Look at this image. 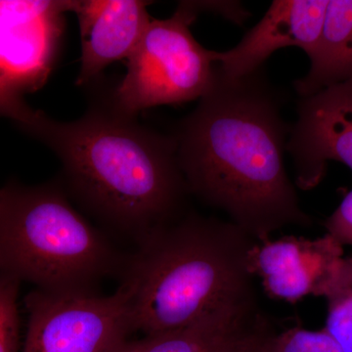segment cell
I'll return each mask as SVG.
<instances>
[{"mask_svg": "<svg viewBox=\"0 0 352 352\" xmlns=\"http://www.w3.org/2000/svg\"><path fill=\"white\" fill-rule=\"evenodd\" d=\"M283 100L264 68L231 78L215 64L212 87L173 134L190 195L258 242L314 224L285 166Z\"/></svg>", "mask_w": 352, "mask_h": 352, "instance_id": "6da1fadb", "label": "cell"}, {"mask_svg": "<svg viewBox=\"0 0 352 352\" xmlns=\"http://www.w3.org/2000/svg\"><path fill=\"white\" fill-rule=\"evenodd\" d=\"M22 129L56 154L88 210L138 240L186 214L190 193L175 136L141 126L116 107L112 92L92 99L74 122L36 111Z\"/></svg>", "mask_w": 352, "mask_h": 352, "instance_id": "7a4b0ae2", "label": "cell"}, {"mask_svg": "<svg viewBox=\"0 0 352 352\" xmlns=\"http://www.w3.org/2000/svg\"><path fill=\"white\" fill-rule=\"evenodd\" d=\"M138 242L120 286L132 333L154 336L259 309L250 268L258 241L232 222L187 212Z\"/></svg>", "mask_w": 352, "mask_h": 352, "instance_id": "3957f363", "label": "cell"}, {"mask_svg": "<svg viewBox=\"0 0 352 352\" xmlns=\"http://www.w3.org/2000/svg\"><path fill=\"white\" fill-rule=\"evenodd\" d=\"M122 261L54 184L0 190V275L45 292L92 291Z\"/></svg>", "mask_w": 352, "mask_h": 352, "instance_id": "277c9868", "label": "cell"}, {"mask_svg": "<svg viewBox=\"0 0 352 352\" xmlns=\"http://www.w3.org/2000/svg\"><path fill=\"white\" fill-rule=\"evenodd\" d=\"M199 13L196 1H182L171 17L151 20L127 59L126 76L112 92L116 107L136 116L206 94L217 63L215 51L203 47L190 31Z\"/></svg>", "mask_w": 352, "mask_h": 352, "instance_id": "5b68a950", "label": "cell"}, {"mask_svg": "<svg viewBox=\"0 0 352 352\" xmlns=\"http://www.w3.org/2000/svg\"><path fill=\"white\" fill-rule=\"evenodd\" d=\"M25 303L29 319L23 352H120L132 333L120 288L110 296L36 289Z\"/></svg>", "mask_w": 352, "mask_h": 352, "instance_id": "8992f818", "label": "cell"}, {"mask_svg": "<svg viewBox=\"0 0 352 352\" xmlns=\"http://www.w3.org/2000/svg\"><path fill=\"white\" fill-rule=\"evenodd\" d=\"M286 151L295 166V185L308 191L327 175L329 162L352 170V78L300 98Z\"/></svg>", "mask_w": 352, "mask_h": 352, "instance_id": "52a82bcc", "label": "cell"}, {"mask_svg": "<svg viewBox=\"0 0 352 352\" xmlns=\"http://www.w3.org/2000/svg\"><path fill=\"white\" fill-rule=\"evenodd\" d=\"M73 1H0V66L19 94L36 89L50 73L62 16Z\"/></svg>", "mask_w": 352, "mask_h": 352, "instance_id": "ba28073f", "label": "cell"}, {"mask_svg": "<svg viewBox=\"0 0 352 352\" xmlns=\"http://www.w3.org/2000/svg\"><path fill=\"white\" fill-rule=\"evenodd\" d=\"M342 258L344 247L329 234L316 239L284 236L256 243L250 268L270 298L296 303L323 296Z\"/></svg>", "mask_w": 352, "mask_h": 352, "instance_id": "9c48e42d", "label": "cell"}, {"mask_svg": "<svg viewBox=\"0 0 352 352\" xmlns=\"http://www.w3.org/2000/svg\"><path fill=\"white\" fill-rule=\"evenodd\" d=\"M329 1L274 0L235 47L215 51V63L224 76L237 78L263 68L281 48L295 46L311 57L320 41Z\"/></svg>", "mask_w": 352, "mask_h": 352, "instance_id": "30bf717a", "label": "cell"}, {"mask_svg": "<svg viewBox=\"0 0 352 352\" xmlns=\"http://www.w3.org/2000/svg\"><path fill=\"white\" fill-rule=\"evenodd\" d=\"M150 2L142 0H75L82 36L80 69L76 85L94 82L109 65L129 59L152 18Z\"/></svg>", "mask_w": 352, "mask_h": 352, "instance_id": "8fae6325", "label": "cell"}, {"mask_svg": "<svg viewBox=\"0 0 352 352\" xmlns=\"http://www.w3.org/2000/svg\"><path fill=\"white\" fill-rule=\"evenodd\" d=\"M264 317L261 310L214 315L178 330L129 340L120 352H239Z\"/></svg>", "mask_w": 352, "mask_h": 352, "instance_id": "7c38bea8", "label": "cell"}, {"mask_svg": "<svg viewBox=\"0 0 352 352\" xmlns=\"http://www.w3.org/2000/svg\"><path fill=\"white\" fill-rule=\"evenodd\" d=\"M307 75L294 82L300 98L352 78V0H330Z\"/></svg>", "mask_w": 352, "mask_h": 352, "instance_id": "4fadbf2b", "label": "cell"}, {"mask_svg": "<svg viewBox=\"0 0 352 352\" xmlns=\"http://www.w3.org/2000/svg\"><path fill=\"white\" fill-rule=\"evenodd\" d=\"M323 298L327 302L324 330L342 352H352V256L340 261Z\"/></svg>", "mask_w": 352, "mask_h": 352, "instance_id": "5bb4252c", "label": "cell"}, {"mask_svg": "<svg viewBox=\"0 0 352 352\" xmlns=\"http://www.w3.org/2000/svg\"><path fill=\"white\" fill-rule=\"evenodd\" d=\"M19 285L17 280L0 275V352L19 351Z\"/></svg>", "mask_w": 352, "mask_h": 352, "instance_id": "9a60e30c", "label": "cell"}, {"mask_svg": "<svg viewBox=\"0 0 352 352\" xmlns=\"http://www.w3.org/2000/svg\"><path fill=\"white\" fill-rule=\"evenodd\" d=\"M277 352H342L324 329L310 331L294 327L276 333Z\"/></svg>", "mask_w": 352, "mask_h": 352, "instance_id": "2e32d148", "label": "cell"}, {"mask_svg": "<svg viewBox=\"0 0 352 352\" xmlns=\"http://www.w3.org/2000/svg\"><path fill=\"white\" fill-rule=\"evenodd\" d=\"M34 111L23 101L22 96L12 87L0 66V115L10 118L20 126H24L32 119Z\"/></svg>", "mask_w": 352, "mask_h": 352, "instance_id": "e0dca14e", "label": "cell"}, {"mask_svg": "<svg viewBox=\"0 0 352 352\" xmlns=\"http://www.w3.org/2000/svg\"><path fill=\"white\" fill-rule=\"evenodd\" d=\"M323 226L326 234L332 236L342 247L352 245V189L324 221Z\"/></svg>", "mask_w": 352, "mask_h": 352, "instance_id": "ac0fdd59", "label": "cell"}, {"mask_svg": "<svg viewBox=\"0 0 352 352\" xmlns=\"http://www.w3.org/2000/svg\"><path fill=\"white\" fill-rule=\"evenodd\" d=\"M276 333L264 317L245 338L239 352H277L275 346Z\"/></svg>", "mask_w": 352, "mask_h": 352, "instance_id": "d6986e66", "label": "cell"}]
</instances>
